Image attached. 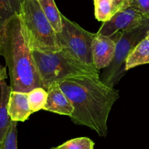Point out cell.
<instances>
[{
    "label": "cell",
    "mask_w": 149,
    "mask_h": 149,
    "mask_svg": "<svg viewBox=\"0 0 149 149\" xmlns=\"http://www.w3.org/2000/svg\"><path fill=\"white\" fill-rule=\"evenodd\" d=\"M95 143L89 137H81L71 139L52 149H94Z\"/></svg>",
    "instance_id": "16"
},
{
    "label": "cell",
    "mask_w": 149,
    "mask_h": 149,
    "mask_svg": "<svg viewBox=\"0 0 149 149\" xmlns=\"http://www.w3.org/2000/svg\"><path fill=\"white\" fill-rule=\"evenodd\" d=\"M45 16L57 33L62 31V14L54 0H38Z\"/></svg>",
    "instance_id": "14"
},
{
    "label": "cell",
    "mask_w": 149,
    "mask_h": 149,
    "mask_svg": "<svg viewBox=\"0 0 149 149\" xmlns=\"http://www.w3.org/2000/svg\"></svg>",
    "instance_id": "24"
},
{
    "label": "cell",
    "mask_w": 149,
    "mask_h": 149,
    "mask_svg": "<svg viewBox=\"0 0 149 149\" xmlns=\"http://www.w3.org/2000/svg\"><path fill=\"white\" fill-rule=\"evenodd\" d=\"M17 122L12 121L10 129L0 145V149H17Z\"/></svg>",
    "instance_id": "18"
},
{
    "label": "cell",
    "mask_w": 149,
    "mask_h": 149,
    "mask_svg": "<svg viewBox=\"0 0 149 149\" xmlns=\"http://www.w3.org/2000/svg\"><path fill=\"white\" fill-rule=\"evenodd\" d=\"M94 1H97V0H94Z\"/></svg>",
    "instance_id": "23"
},
{
    "label": "cell",
    "mask_w": 149,
    "mask_h": 149,
    "mask_svg": "<svg viewBox=\"0 0 149 149\" xmlns=\"http://www.w3.org/2000/svg\"><path fill=\"white\" fill-rule=\"evenodd\" d=\"M47 91L42 87H37L28 92V97L32 112L43 110L47 99Z\"/></svg>",
    "instance_id": "15"
},
{
    "label": "cell",
    "mask_w": 149,
    "mask_h": 149,
    "mask_svg": "<svg viewBox=\"0 0 149 149\" xmlns=\"http://www.w3.org/2000/svg\"><path fill=\"white\" fill-rule=\"evenodd\" d=\"M40 76L42 88L47 91L54 82L81 75L100 77V70L76 58L65 49L58 52H42L33 50Z\"/></svg>",
    "instance_id": "3"
},
{
    "label": "cell",
    "mask_w": 149,
    "mask_h": 149,
    "mask_svg": "<svg viewBox=\"0 0 149 149\" xmlns=\"http://www.w3.org/2000/svg\"><path fill=\"white\" fill-rule=\"evenodd\" d=\"M7 77V69L5 67H3L0 64V81L5 80Z\"/></svg>",
    "instance_id": "21"
},
{
    "label": "cell",
    "mask_w": 149,
    "mask_h": 149,
    "mask_svg": "<svg viewBox=\"0 0 149 149\" xmlns=\"http://www.w3.org/2000/svg\"><path fill=\"white\" fill-rule=\"evenodd\" d=\"M74 107L71 120L106 137L107 121L112 106L119 99V91L103 83L100 77L81 75L58 82Z\"/></svg>",
    "instance_id": "1"
},
{
    "label": "cell",
    "mask_w": 149,
    "mask_h": 149,
    "mask_svg": "<svg viewBox=\"0 0 149 149\" xmlns=\"http://www.w3.org/2000/svg\"><path fill=\"white\" fill-rule=\"evenodd\" d=\"M117 37H107L96 33L93 43V62L97 70L106 69L113 61Z\"/></svg>",
    "instance_id": "8"
},
{
    "label": "cell",
    "mask_w": 149,
    "mask_h": 149,
    "mask_svg": "<svg viewBox=\"0 0 149 149\" xmlns=\"http://www.w3.org/2000/svg\"><path fill=\"white\" fill-rule=\"evenodd\" d=\"M149 64V37L146 36L135 47L125 62V70Z\"/></svg>",
    "instance_id": "12"
},
{
    "label": "cell",
    "mask_w": 149,
    "mask_h": 149,
    "mask_svg": "<svg viewBox=\"0 0 149 149\" xmlns=\"http://www.w3.org/2000/svg\"><path fill=\"white\" fill-rule=\"evenodd\" d=\"M24 0H0V32L12 18L20 15Z\"/></svg>",
    "instance_id": "13"
},
{
    "label": "cell",
    "mask_w": 149,
    "mask_h": 149,
    "mask_svg": "<svg viewBox=\"0 0 149 149\" xmlns=\"http://www.w3.org/2000/svg\"><path fill=\"white\" fill-rule=\"evenodd\" d=\"M147 36L149 37V32H148V35H147Z\"/></svg>",
    "instance_id": "22"
},
{
    "label": "cell",
    "mask_w": 149,
    "mask_h": 149,
    "mask_svg": "<svg viewBox=\"0 0 149 149\" xmlns=\"http://www.w3.org/2000/svg\"><path fill=\"white\" fill-rule=\"evenodd\" d=\"M95 15L99 21L105 22L112 16L111 0L94 1Z\"/></svg>",
    "instance_id": "17"
},
{
    "label": "cell",
    "mask_w": 149,
    "mask_h": 149,
    "mask_svg": "<svg viewBox=\"0 0 149 149\" xmlns=\"http://www.w3.org/2000/svg\"><path fill=\"white\" fill-rule=\"evenodd\" d=\"M112 15L116 12L129 6L128 0H111Z\"/></svg>",
    "instance_id": "20"
},
{
    "label": "cell",
    "mask_w": 149,
    "mask_h": 149,
    "mask_svg": "<svg viewBox=\"0 0 149 149\" xmlns=\"http://www.w3.org/2000/svg\"><path fill=\"white\" fill-rule=\"evenodd\" d=\"M47 99L44 110L71 117L74 107L66 95L63 92L58 82H54L47 89Z\"/></svg>",
    "instance_id": "9"
},
{
    "label": "cell",
    "mask_w": 149,
    "mask_h": 149,
    "mask_svg": "<svg viewBox=\"0 0 149 149\" xmlns=\"http://www.w3.org/2000/svg\"><path fill=\"white\" fill-rule=\"evenodd\" d=\"M148 22L149 18L144 15L135 7L128 6L116 12L109 20L103 22L97 34L111 37Z\"/></svg>",
    "instance_id": "7"
},
{
    "label": "cell",
    "mask_w": 149,
    "mask_h": 149,
    "mask_svg": "<svg viewBox=\"0 0 149 149\" xmlns=\"http://www.w3.org/2000/svg\"><path fill=\"white\" fill-rule=\"evenodd\" d=\"M57 36L63 49L84 64L95 67L93 62V43L96 33L85 30L62 15V31L57 33Z\"/></svg>",
    "instance_id": "6"
},
{
    "label": "cell",
    "mask_w": 149,
    "mask_h": 149,
    "mask_svg": "<svg viewBox=\"0 0 149 149\" xmlns=\"http://www.w3.org/2000/svg\"><path fill=\"white\" fill-rule=\"evenodd\" d=\"M20 16L32 50L58 52L62 49L57 32L45 16L38 0H24Z\"/></svg>",
    "instance_id": "4"
},
{
    "label": "cell",
    "mask_w": 149,
    "mask_h": 149,
    "mask_svg": "<svg viewBox=\"0 0 149 149\" xmlns=\"http://www.w3.org/2000/svg\"><path fill=\"white\" fill-rule=\"evenodd\" d=\"M8 112L12 121L24 122L33 113L30 108L27 92L12 91L8 102Z\"/></svg>",
    "instance_id": "10"
},
{
    "label": "cell",
    "mask_w": 149,
    "mask_h": 149,
    "mask_svg": "<svg viewBox=\"0 0 149 149\" xmlns=\"http://www.w3.org/2000/svg\"><path fill=\"white\" fill-rule=\"evenodd\" d=\"M149 22L121 34L116 41L115 56L111 64L106 67L100 76L102 81L111 87H114L125 75L126 59L135 47L148 35Z\"/></svg>",
    "instance_id": "5"
},
{
    "label": "cell",
    "mask_w": 149,
    "mask_h": 149,
    "mask_svg": "<svg viewBox=\"0 0 149 149\" xmlns=\"http://www.w3.org/2000/svg\"><path fill=\"white\" fill-rule=\"evenodd\" d=\"M0 56L5 60L13 91L28 93L42 87L33 50L20 15L12 18L0 32Z\"/></svg>",
    "instance_id": "2"
},
{
    "label": "cell",
    "mask_w": 149,
    "mask_h": 149,
    "mask_svg": "<svg viewBox=\"0 0 149 149\" xmlns=\"http://www.w3.org/2000/svg\"><path fill=\"white\" fill-rule=\"evenodd\" d=\"M11 86H8L5 80L0 81V145L4 140L12 120L8 112V102L11 91Z\"/></svg>",
    "instance_id": "11"
},
{
    "label": "cell",
    "mask_w": 149,
    "mask_h": 149,
    "mask_svg": "<svg viewBox=\"0 0 149 149\" xmlns=\"http://www.w3.org/2000/svg\"><path fill=\"white\" fill-rule=\"evenodd\" d=\"M129 6L133 7L149 18V0H128Z\"/></svg>",
    "instance_id": "19"
}]
</instances>
